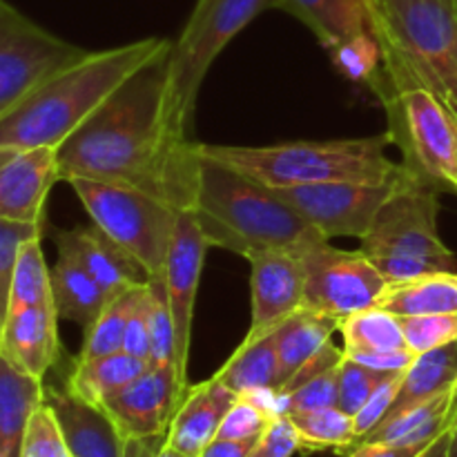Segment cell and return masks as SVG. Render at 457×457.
<instances>
[{
  "mask_svg": "<svg viewBox=\"0 0 457 457\" xmlns=\"http://www.w3.org/2000/svg\"><path fill=\"white\" fill-rule=\"evenodd\" d=\"M170 47L125 80L61 147V181L96 179L192 210L199 156L168 116Z\"/></svg>",
  "mask_w": 457,
  "mask_h": 457,
  "instance_id": "obj_1",
  "label": "cell"
},
{
  "mask_svg": "<svg viewBox=\"0 0 457 457\" xmlns=\"http://www.w3.org/2000/svg\"><path fill=\"white\" fill-rule=\"evenodd\" d=\"M170 47L168 38H143L92 52L0 114V147H61L120 85Z\"/></svg>",
  "mask_w": 457,
  "mask_h": 457,
  "instance_id": "obj_2",
  "label": "cell"
},
{
  "mask_svg": "<svg viewBox=\"0 0 457 457\" xmlns=\"http://www.w3.org/2000/svg\"><path fill=\"white\" fill-rule=\"evenodd\" d=\"M196 156L199 170L192 210L210 245L250 259L268 250L303 254L328 241L270 187L219 161Z\"/></svg>",
  "mask_w": 457,
  "mask_h": 457,
  "instance_id": "obj_3",
  "label": "cell"
},
{
  "mask_svg": "<svg viewBox=\"0 0 457 457\" xmlns=\"http://www.w3.org/2000/svg\"><path fill=\"white\" fill-rule=\"evenodd\" d=\"M391 143L393 137L386 132L369 138L295 141L263 147L195 143V150L275 190L328 181L391 183L402 170V163L388 159Z\"/></svg>",
  "mask_w": 457,
  "mask_h": 457,
  "instance_id": "obj_4",
  "label": "cell"
},
{
  "mask_svg": "<svg viewBox=\"0 0 457 457\" xmlns=\"http://www.w3.org/2000/svg\"><path fill=\"white\" fill-rule=\"evenodd\" d=\"M391 83L422 85L457 114V0H370Z\"/></svg>",
  "mask_w": 457,
  "mask_h": 457,
  "instance_id": "obj_5",
  "label": "cell"
},
{
  "mask_svg": "<svg viewBox=\"0 0 457 457\" xmlns=\"http://www.w3.org/2000/svg\"><path fill=\"white\" fill-rule=\"evenodd\" d=\"M442 187L402 165L393 187L361 237V253L388 284L457 272V257L437 232Z\"/></svg>",
  "mask_w": 457,
  "mask_h": 457,
  "instance_id": "obj_6",
  "label": "cell"
},
{
  "mask_svg": "<svg viewBox=\"0 0 457 457\" xmlns=\"http://www.w3.org/2000/svg\"><path fill=\"white\" fill-rule=\"evenodd\" d=\"M281 9V0H199L170 49L168 116L174 132L187 138L196 96L214 58L259 13Z\"/></svg>",
  "mask_w": 457,
  "mask_h": 457,
  "instance_id": "obj_7",
  "label": "cell"
},
{
  "mask_svg": "<svg viewBox=\"0 0 457 457\" xmlns=\"http://www.w3.org/2000/svg\"><path fill=\"white\" fill-rule=\"evenodd\" d=\"M373 89L388 114L402 165L442 190L457 192V114L422 85L391 83L373 71Z\"/></svg>",
  "mask_w": 457,
  "mask_h": 457,
  "instance_id": "obj_8",
  "label": "cell"
},
{
  "mask_svg": "<svg viewBox=\"0 0 457 457\" xmlns=\"http://www.w3.org/2000/svg\"><path fill=\"white\" fill-rule=\"evenodd\" d=\"M67 183L85 205L94 226L120 245L150 279H161L181 210L137 187L83 177Z\"/></svg>",
  "mask_w": 457,
  "mask_h": 457,
  "instance_id": "obj_9",
  "label": "cell"
},
{
  "mask_svg": "<svg viewBox=\"0 0 457 457\" xmlns=\"http://www.w3.org/2000/svg\"><path fill=\"white\" fill-rule=\"evenodd\" d=\"M89 49L58 38L18 12L0 3V114L89 56Z\"/></svg>",
  "mask_w": 457,
  "mask_h": 457,
  "instance_id": "obj_10",
  "label": "cell"
},
{
  "mask_svg": "<svg viewBox=\"0 0 457 457\" xmlns=\"http://www.w3.org/2000/svg\"><path fill=\"white\" fill-rule=\"evenodd\" d=\"M302 259L306 270L303 308L339 324L378 306L388 288V281L361 250H337L324 241Z\"/></svg>",
  "mask_w": 457,
  "mask_h": 457,
  "instance_id": "obj_11",
  "label": "cell"
},
{
  "mask_svg": "<svg viewBox=\"0 0 457 457\" xmlns=\"http://www.w3.org/2000/svg\"><path fill=\"white\" fill-rule=\"evenodd\" d=\"M391 187L393 181H328L275 187L272 192L330 241L335 237L361 239L378 217Z\"/></svg>",
  "mask_w": 457,
  "mask_h": 457,
  "instance_id": "obj_12",
  "label": "cell"
},
{
  "mask_svg": "<svg viewBox=\"0 0 457 457\" xmlns=\"http://www.w3.org/2000/svg\"><path fill=\"white\" fill-rule=\"evenodd\" d=\"M210 244L196 221L195 210H183L179 214L177 230L170 245L168 263H165L163 281L168 290L170 311L177 337V373L183 384H187V360H190L192 317H195L196 293H199L201 270H204L205 253Z\"/></svg>",
  "mask_w": 457,
  "mask_h": 457,
  "instance_id": "obj_13",
  "label": "cell"
},
{
  "mask_svg": "<svg viewBox=\"0 0 457 457\" xmlns=\"http://www.w3.org/2000/svg\"><path fill=\"white\" fill-rule=\"evenodd\" d=\"M248 262L253 268L250 275L253 320L241 344H253L277 333L295 312L303 311V290H306L302 254L268 250V253L253 254Z\"/></svg>",
  "mask_w": 457,
  "mask_h": 457,
  "instance_id": "obj_14",
  "label": "cell"
},
{
  "mask_svg": "<svg viewBox=\"0 0 457 457\" xmlns=\"http://www.w3.org/2000/svg\"><path fill=\"white\" fill-rule=\"evenodd\" d=\"M187 384L181 382L174 366L147 369L134 382L120 388L103 404L123 437L168 436L172 418L177 415Z\"/></svg>",
  "mask_w": 457,
  "mask_h": 457,
  "instance_id": "obj_15",
  "label": "cell"
},
{
  "mask_svg": "<svg viewBox=\"0 0 457 457\" xmlns=\"http://www.w3.org/2000/svg\"><path fill=\"white\" fill-rule=\"evenodd\" d=\"M58 174V147H0V219L43 221Z\"/></svg>",
  "mask_w": 457,
  "mask_h": 457,
  "instance_id": "obj_16",
  "label": "cell"
},
{
  "mask_svg": "<svg viewBox=\"0 0 457 457\" xmlns=\"http://www.w3.org/2000/svg\"><path fill=\"white\" fill-rule=\"evenodd\" d=\"M56 306H29L3 315L0 357L16 369L43 379L56 364L58 344Z\"/></svg>",
  "mask_w": 457,
  "mask_h": 457,
  "instance_id": "obj_17",
  "label": "cell"
},
{
  "mask_svg": "<svg viewBox=\"0 0 457 457\" xmlns=\"http://www.w3.org/2000/svg\"><path fill=\"white\" fill-rule=\"evenodd\" d=\"M71 457H123L125 437L105 409L89 404L70 388H45Z\"/></svg>",
  "mask_w": 457,
  "mask_h": 457,
  "instance_id": "obj_18",
  "label": "cell"
},
{
  "mask_svg": "<svg viewBox=\"0 0 457 457\" xmlns=\"http://www.w3.org/2000/svg\"><path fill=\"white\" fill-rule=\"evenodd\" d=\"M56 245L70 250L87 268L110 302L128 290L150 284V275L101 228L76 226L71 230L56 232Z\"/></svg>",
  "mask_w": 457,
  "mask_h": 457,
  "instance_id": "obj_19",
  "label": "cell"
},
{
  "mask_svg": "<svg viewBox=\"0 0 457 457\" xmlns=\"http://www.w3.org/2000/svg\"><path fill=\"white\" fill-rule=\"evenodd\" d=\"M239 400L221 379L212 375L210 379L201 382L199 386L187 388L177 415L168 428L165 445L181 451L192 457L204 453L205 446L217 437L228 411Z\"/></svg>",
  "mask_w": 457,
  "mask_h": 457,
  "instance_id": "obj_20",
  "label": "cell"
},
{
  "mask_svg": "<svg viewBox=\"0 0 457 457\" xmlns=\"http://www.w3.org/2000/svg\"><path fill=\"white\" fill-rule=\"evenodd\" d=\"M281 9L302 21L330 54L375 36L370 0H281Z\"/></svg>",
  "mask_w": 457,
  "mask_h": 457,
  "instance_id": "obj_21",
  "label": "cell"
},
{
  "mask_svg": "<svg viewBox=\"0 0 457 457\" xmlns=\"http://www.w3.org/2000/svg\"><path fill=\"white\" fill-rule=\"evenodd\" d=\"M43 402V379L0 357V457H21L31 415Z\"/></svg>",
  "mask_w": 457,
  "mask_h": 457,
  "instance_id": "obj_22",
  "label": "cell"
},
{
  "mask_svg": "<svg viewBox=\"0 0 457 457\" xmlns=\"http://www.w3.org/2000/svg\"><path fill=\"white\" fill-rule=\"evenodd\" d=\"M455 404L457 384L449 391L431 397V400L411 406L409 411L395 415V418L384 420L373 431L366 433L357 445H361V442H382V445L397 446L431 445L451 428Z\"/></svg>",
  "mask_w": 457,
  "mask_h": 457,
  "instance_id": "obj_23",
  "label": "cell"
},
{
  "mask_svg": "<svg viewBox=\"0 0 457 457\" xmlns=\"http://www.w3.org/2000/svg\"><path fill=\"white\" fill-rule=\"evenodd\" d=\"M52 290L58 317L76 321L83 330L92 328L103 308L110 303L87 268L65 248H58V259L52 270Z\"/></svg>",
  "mask_w": 457,
  "mask_h": 457,
  "instance_id": "obj_24",
  "label": "cell"
},
{
  "mask_svg": "<svg viewBox=\"0 0 457 457\" xmlns=\"http://www.w3.org/2000/svg\"><path fill=\"white\" fill-rule=\"evenodd\" d=\"M339 321L330 320V317H321L311 311H299L277 330V361H279V370H277V393L297 375L306 361L320 351H324L330 344L335 330H339Z\"/></svg>",
  "mask_w": 457,
  "mask_h": 457,
  "instance_id": "obj_25",
  "label": "cell"
},
{
  "mask_svg": "<svg viewBox=\"0 0 457 457\" xmlns=\"http://www.w3.org/2000/svg\"><path fill=\"white\" fill-rule=\"evenodd\" d=\"M378 306L397 317L457 315V272L388 284Z\"/></svg>",
  "mask_w": 457,
  "mask_h": 457,
  "instance_id": "obj_26",
  "label": "cell"
},
{
  "mask_svg": "<svg viewBox=\"0 0 457 457\" xmlns=\"http://www.w3.org/2000/svg\"><path fill=\"white\" fill-rule=\"evenodd\" d=\"M457 384V342L424 353L413 360V364L402 375V386L393 402L391 411L384 420L404 413L411 406L427 402L440 393L449 391ZM382 420V422H384ZM379 422V424H382Z\"/></svg>",
  "mask_w": 457,
  "mask_h": 457,
  "instance_id": "obj_27",
  "label": "cell"
},
{
  "mask_svg": "<svg viewBox=\"0 0 457 457\" xmlns=\"http://www.w3.org/2000/svg\"><path fill=\"white\" fill-rule=\"evenodd\" d=\"M147 369H150V361L129 355L125 351L98 357V360H76L70 379H67V388L89 404H96L103 409V404L112 395H116L120 388L134 382Z\"/></svg>",
  "mask_w": 457,
  "mask_h": 457,
  "instance_id": "obj_28",
  "label": "cell"
},
{
  "mask_svg": "<svg viewBox=\"0 0 457 457\" xmlns=\"http://www.w3.org/2000/svg\"><path fill=\"white\" fill-rule=\"evenodd\" d=\"M277 370V335L272 333L253 344H241L214 378L239 397H250L257 393H275Z\"/></svg>",
  "mask_w": 457,
  "mask_h": 457,
  "instance_id": "obj_29",
  "label": "cell"
},
{
  "mask_svg": "<svg viewBox=\"0 0 457 457\" xmlns=\"http://www.w3.org/2000/svg\"><path fill=\"white\" fill-rule=\"evenodd\" d=\"M339 333L344 337V353L351 360L409 348L400 317L379 306L346 317L339 326Z\"/></svg>",
  "mask_w": 457,
  "mask_h": 457,
  "instance_id": "obj_30",
  "label": "cell"
},
{
  "mask_svg": "<svg viewBox=\"0 0 457 457\" xmlns=\"http://www.w3.org/2000/svg\"><path fill=\"white\" fill-rule=\"evenodd\" d=\"M293 420L299 436V451L312 453V451H348L357 442L355 418L342 411L339 406L328 409L303 411V413L288 415Z\"/></svg>",
  "mask_w": 457,
  "mask_h": 457,
  "instance_id": "obj_31",
  "label": "cell"
},
{
  "mask_svg": "<svg viewBox=\"0 0 457 457\" xmlns=\"http://www.w3.org/2000/svg\"><path fill=\"white\" fill-rule=\"evenodd\" d=\"M147 284L138 286V288L128 290V293L119 295L112 299L105 308H103L101 317L92 324V328L85 330L83 348H80L79 361L98 360V357L114 355V353L123 351L125 330H128L129 317L134 315L141 299L145 297Z\"/></svg>",
  "mask_w": 457,
  "mask_h": 457,
  "instance_id": "obj_32",
  "label": "cell"
},
{
  "mask_svg": "<svg viewBox=\"0 0 457 457\" xmlns=\"http://www.w3.org/2000/svg\"><path fill=\"white\" fill-rule=\"evenodd\" d=\"M3 303L4 312L29 306H54L52 270H49L47 262H45L40 239L29 241L22 248L16 268H13L7 297H4Z\"/></svg>",
  "mask_w": 457,
  "mask_h": 457,
  "instance_id": "obj_33",
  "label": "cell"
},
{
  "mask_svg": "<svg viewBox=\"0 0 457 457\" xmlns=\"http://www.w3.org/2000/svg\"><path fill=\"white\" fill-rule=\"evenodd\" d=\"M150 366L177 369V337L163 277L150 279Z\"/></svg>",
  "mask_w": 457,
  "mask_h": 457,
  "instance_id": "obj_34",
  "label": "cell"
},
{
  "mask_svg": "<svg viewBox=\"0 0 457 457\" xmlns=\"http://www.w3.org/2000/svg\"><path fill=\"white\" fill-rule=\"evenodd\" d=\"M406 346L413 355H424L457 342V315L400 317Z\"/></svg>",
  "mask_w": 457,
  "mask_h": 457,
  "instance_id": "obj_35",
  "label": "cell"
},
{
  "mask_svg": "<svg viewBox=\"0 0 457 457\" xmlns=\"http://www.w3.org/2000/svg\"><path fill=\"white\" fill-rule=\"evenodd\" d=\"M339 395V366L326 370V373L317 375V378L308 379L295 391L286 393V395H277L279 402L281 415L303 413V411H317L328 409V406H337Z\"/></svg>",
  "mask_w": 457,
  "mask_h": 457,
  "instance_id": "obj_36",
  "label": "cell"
},
{
  "mask_svg": "<svg viewBox=\"0 0 457 457\" xmlns=\"http://www.w3.org/2000/svg\"><path fill=\"white\" fill-rule=\"evenodd\" d=\"M388 373L382 370H375L370 366L360 364V361L351 360L344 353V360L339 364V395H337V406L342 411H346L348 415L355 418L361 411V406L369 402V397L373 395L375 388L379 386L384 378Z\"/></svg>",
  "mask_w": 457,
  "mask_h": 457,
  "instance_id": "obj_37",
  "label": "cell"
},
{
  "mask_svg": "<svg viewBox=\"0 0 457 457\" xmlns=\"http://www.w3.org/2000/svg\"><path fill=\"white\" fill-rule=\"evenodd\" d=\"M21 457H71L61 424L45 402L31 415Z\"/></svg>",
  "mask_w": 457,
  "mask_h": 457,
  "instance_id": "obj_38",
  "label": "cell"
},
{
  "mask_svg": "<svg viewBox=\"0 0 457 457\" xmlns=\"http://www.w3.org/2000/svg\"><path fill=\"white\" fill-rule=\"evenodd\" d=\"M275 418H279V415L268 411L266 406L259 400H254V397H239V400L235 402V406L228 411L217 437L239 442L259 440Z\"/></svg>",
  "mask_w": 457,
  "mask_h": 457,
  "instance_id": "obj_39",
  "label": "cell"
},
{
  "mask_svg": "<svg viewBox=\"0 0 457 457\" xmlns=\"http://www.w3.org/2000/svg\"><path fill=\"white\" fill-rule=\"evenodd\" d=\"M40 237H43V221L0 219V290H3V302L7 297L13 268H16L22 248L29 241L40 239Z\"/></svg>",
  "mask_w": 457,
  "mask_h": 457,
  "instance_id": "obj_40",
  "label": "cell"
},
{
  "mask_svg": "<svg viewBox=\"0 0 457 457\" xmlns=\"http://www.w3.org/2000/svg\"><path fill=\"white\" fill-rule=\"evenodd\" d=\"M402 375L404 373H388L386 378L379 382V386L375 388L373 395L369 397L364 406H361L360 413L355 415V427H357V442L366 436V433L373 431L386 413L391 411L393 402H395L397 393H400L402 386ZM355 442V445H357Z\"/></svg>",
  "mask_w": 457,
  "mask_h": 457,
  "instance_id": "obj_41",
  "label": "cell"
},
{
  "mask_svg": "<svg viewBox=\"0 0 457 457\" xmlns=\"http://www.w3.org/2000/svg\"><path fill=\"white\" fill-rule=\"evenodd\" d=\"M299 451V436L293 420L288 415H279L272 420L257 445L253 446L248 457H293Z\"/></svg>",
  "mask_w": 457,
  "mask_h": 457,
  "instance_id": "obj_42",
  "label": "cell"
},
{
  "mask_svg": "<svg viewBox=\"0 0 457 457\" xmlns=\"http://www.w3.org/2000/svg\"><path fill=\"white\" fill-rule=\"evenodd\" d=\"M123 351L150 361V284H147L145 297L141 299L134 315L129 317L128 330H125Z\"/></svg>",
  "mask_w": 457,
  "mask_h": 457,
  "instance_id": "obj_43",
  "label": "cell"
},
{
  "mask_svg": "<svg viewBox=\"0 0 457 457\" xmlns=\"http://www.w3.org/2000/svg\"><path fill=\"white\" fill-rule=\"evenodd\" d=\"M433 445V442H431ZM428 445L418 446H397L382 445V442H361L348 451L346 457H418Z\"/></svg>",
  "mask_w": 457,
  "mask_h": 457,
  "instance_id": "obj_44",
  "label": "cell"
},
{
  "mask_svg": "<svg viewBox=\"0 0 457 457\" xmlns=\"http://www.w3.org/2000/svg\"><path fill=\"white\" fill-rule=\"evenodd\" d=\"M259 440H221V437H214L208 446L204 449V453L199 457H248L253 446Z\"/></svg>",
  "mask_w": 457,
  "mask_h": 457,
  "instance_id": "obj_45",
  "label": "cell"
},
{
  "mask_svg": "<svg viewBox=\"0 0 457 457\" xmlns=\"http://www.w3.org/2000/svg\"><path fill=\"white\" fill-rule=\"evenodd\" d=\"M168 436H152V437H128L125 440L123 457H156L165 446Z\"/></svg>",
  "mask_w": 457,
  "mask_h": 457,
  "instance_id": "obj_46",
  "label": "cell"
},
{
  "mask_svg": "<svg viewBox=\"0 0 457 457\" xmlns=\"http://www.w3.org/2000/svg\"><path fill=\"white\" fill-rule=\"evenodd\" d=\"M446 446H449V431L442 433L433 445H428L418 457H446Z\"/></svg>",
  "mask_w": 457,
  "mask_h": 457,
  "instance_id": "obj_47",
  "label": "cell"
},
{
  "mask_svg": "<svg viewBox=\"0 0 457 457\" xmlns=\"http://www.w3.org/2000/svg\"><path fill=\"white\" fill-rule=\"evenodd\" d=\"M446 457H457V418L449 428V446H446Z\"/></svg>",
  "mask_w": 457,
  "mask_h": 457,
  "instance_id": "obj_48",
  "label": "cell"
},
{
  "mask_svg": "<svg viewBox=\"0 0 457 457\" xmlns=\"http://www.w3.org/2000/svg\"><path fill=\"white\" fill-rule=\"evenodd\" d=\"M156 457H192V455H187V453H181V451H177V449H172V446H168L165 445L163 449L159 451V455Z\"/></svg>",
  "mask_w": 457,
  "mask_h": 457,
  "instance_id": "obj_49",
  "label": "cell"
},
{
  "mask_svg": "<svg viewBox=\"0 0 457 457\" xmlns=\"http://www.w3.org/2000/svg\"><path fill=\"white\" fill-rule=\"evenodd\" d=\"M457 418V404H455V411H453V420ZM451 424H453V422H451Z\"/></svg>",
  "mask_w": 457,
  "mask_h": 457,
  "instance_id": "obj_50",
  "label": "cell"
}]
</instances>
